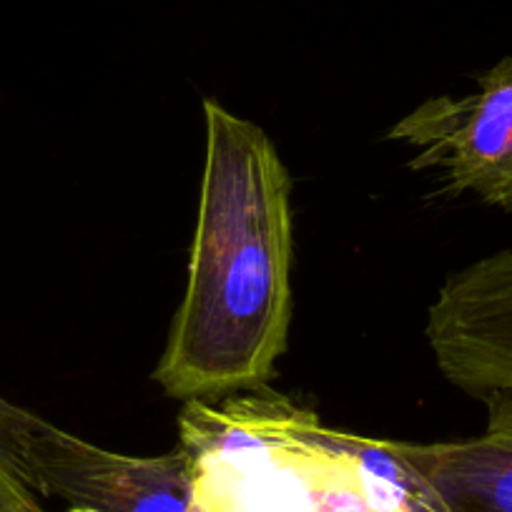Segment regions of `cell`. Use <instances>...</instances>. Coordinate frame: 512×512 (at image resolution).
Returning <instances> with one entry per match:
<instances>
[{"label": "cell", "instance_id": "1", "mask_svg": "<svg viewBox=\"0 0 512 512\" xmlns=\"http://www.w3.org/2000/svg\"><path fill=\"white\" fill-rule=\"evenodd\" d=\"M206 159L189 282L154 379L176 400L259 390L287 349L292 181L272 139L204 101Z\"/></svg>", "mask_w": 512, "mask_h": 512}, {"label": "cell", "instance_id": "2", "mask_svg": "<svg viewBox=\"0 0 512 512\" xmlns=\"http://www.w3.org/2000/svg\"><path fill=\"white\" fill-rule=\"evenodd\" d=\"M390 139L415 149L412 169H437L455 194L512 211V56L465 98L437 96L402 118Z\"/></svg>", "mask_w": 512, "mask_h": 512}, {"label": "cell", "instance_id": "3", "mask_svg": "<svg viewBox=\"0 0 512 512\" xmlns=\"http://www.w3.org/2000/svg\"><path fill=\"white\" fill-rule=\"evenodd\" d=\"M440 372L472 397L512 390V251L450 274L427 314Z\"/></svg>", "mask_w": 512, "mask_h": 512}, {"label": "cell", "instance_id": "4", "mask_svg": "<svg viewBox=\"0 0 512 512\" xmlns=\"http://www.w3.org/2000/svg\"><path fill=\"white\" fill-rule=\"evenodd\" d=\"M36 492L86 512H191L194 482L184 450L131 457L73 437L43 420Z\"/></svg>", "mask_w": 512, "mask_h": 512}, {"label": "cell", "instance_id": "5", "mask_svg": "<svg viewBox=\"0 0 512 512\" xmlns=\"http://www.w3.org/2000/svg\"><path fill=\"white\" fill-rule=\"evenodd\" d=\"M480 437L460 442H395L445 512H512V390H490Z\"/></svg>", "mask_w": 512, "mask_h": 512}, {"label": "cell", "instance_id": "6", "mask_svg": "<svg viewBox=\"0 0 512 512\" xmlns=\"http://www.w3.org/2000/svg\"><path fill=\"white\" fill-rule=\"evenodd\" d=\"M0 512H46L36 495L0 470Z\"/></svg>", "mask_w": 512, "mask_h": 512}, {"label": "cell", "instance_id": "7", "mask_svg": "<svg viewBox=\"0 0 512 512\" xmlns=\"http://www.w3.org/2000/svg\"><path fill=\"white\" fill-rule=\"evenodd\" d=\"M68 512H86V510H68Z\"/></svg>", "mask_w": 512, "mask_h": 512}]
</instances>
